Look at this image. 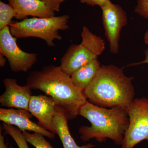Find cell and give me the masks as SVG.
Segmentation results:
<instances>
[{"label":"cell","instance_id":"obj_1","mask_svg":"<svg viewBox=\"0 0 148 148\" xmlns=\"http://www.w3.org/2000/svg\"><path fill=\"white\" fill-rule=\"evenodd\" d=\"M27 84L51 97L69 120L79 115L80 110L87 101L84 90L74 84L71 76L60 66L49 65L41 71L32 72L27 77Z\"/></svg>","mask_w":148,"mask_h":148},{"label":"cell","instance_id":"obj_2","mask_svg":"<svg viewBox=\"0 0 148 148\" xmlns=\"http://www.w3.org/2000/svg\"><path fill=\"white\" fill-rule=\"evenodd\" d=\"M133 79V77L125 75L123 69L114 65H103L84 93L95 106L126 108L135 99Z\"/></svg>","mask_w":148,"mask_h":148},{"label":"cell","instance_id":"obj_3","mask_svg":"<svg viewBox=\"0 0 148 148\" xmlns=\"http://www.w3.org/2000/svg\"><path fill=\"white\" fill-rule=\"evenodd\" d=\"M79 115L91 123L90 126H81L79 130L83 142L94 138L102 143L109 138L116 145H122L129 124L125 108L115 107L106 109L87 101L80 110Z\"/></svg>","mask_w":148,"mask_h":148},{"label":"cell","instance_id":"obj_4","mask_svg":"<svg viewBox=\"0 0 148 148\" xmlns=\"http://www.w3.org/2000/svg\"><path fill=\"white\" fill-rule=\"evenodd\" d=\"M70 17L68 14H65L47 18H27L12 22L10 29L11 34L16 38H39L45 41L49 46L54 47L55 40H62L59 31L69 29Z\"/></svg>","mask_w":148,"mask_h":148},{"label":"cell","instance_id":"obj_5","mask_svg":"<svg viewBox=\"0 0 148 148\" xmlns=\"http://www.w3.org/2000/svg\"><path fill=\"white\" fill-rule=\"evenodd\" d=\"M81 36V43L70 46L61 58L60 66L70 76L82 66L98 59L106 49L103 39L92 34L86 26L83 27Z\"/></svg>","mask_w":148,"mask_h":148},{"label":"cell","instance_id":"obj_6","mask_svg":"<svg viewBox=\"0 0 148 148\" xmlns=\"http://www.w3.org/2000/svg\"><path fill=\"white\" fill-rule=\"evenodd\" d=\"M129 124L125 134L122 148H133L146 140L148 145V99L135 98L125 108Z\"/></svg>","mask_w":148,"mask_h":148},{"label":"cell","instance_id":"obj_7","mask_svg":"<svg viewBox=\"0 0 148 148\" xmlns=\"http://www.w3.org/2000/svg\"><path fill=\"white\" fill-rule=\"evenodd\" d=\"M16 39L11 34L9 26L0 30V53L7 58L12 71L27 72L37 62V54L23 51Z\"/></svg>","mask_w":148,"mask_h":148},{"label":"cell","instance_id":"obj_8","mask_svg":"<svg viewBox=\"0 0 148 148\" xmlns=\"http://www.w3.org/2000/svg\"><path fill=\"white\" fill-rule=\"evenodd\" d=\"M101 8L103 27L109 42L110 51L117 54L119 51L121 32L127 23V14L121 6L111 1Z\"/></svg>","mask_w":148,"mask_h":148},{"label":"cell","instance_id":"obj_9","mask_svg":"<svg viewBox=\"0 0 148 148\" xmlns=\"http://www.w3.org/2000/svg\"><path fill=\"white\" fill-rule=\"evenodd\" d=\"M32 116L29 111L23 109L0 108V120L3 122L16 126L21 131L36 132L53 140L55 134L32 121Z\"/></svg>","mask_w":148,"mask_h":148},{"label":"cell","instance_id":"obj_10","mask_svg":"<svg viewBox=\"0 0 148 148\" xmlns=\"http://www.w3.org/2000/svg\"><path fill=\"white\" fill-rule=\"evenodd\" d=\"M3 84L5 90L0 96L1 106L29 111L32 96L31 88L27 84L19 85L16 80L12 78L5 79Z\"/></svg>","mask_w":148,"mask_h":148},{"label":"cell","instance_id":"obj_11","mask_svg":"<svg viewBox=\"0 0 148 148\" xmlns=\"http://www.w3.org/2000/svg\"><path fill=\"white\" fill-rule=\"evenodd\" d=\"M56 107L51 97L47 95H32L29 111L36 118L38 124L47 130L56 134L53 119Z\"/></svg>","mask_w":148,"mask_h":148},{"label":"cell","instance_id":"obj_12","mask_svg":"<svg viewBox=\"0 0 148 148\" xmlns=\"http://www.w3.org/2000/svg\"><path fill=\"white\" fill-rule=\"evenodd\" d=\"M14 9L15 18L23 20L29 16L47 18L55 16V12L41 0H8Z\"/></svg>","mask_w":148,"mask_h":148},{"label":"cell","instance_id":"obj_13","mask_svg":"<svg viewBox=\"0 0 148 148\" xmlns=\"http://www.w3.org/2000/svg\"><path fill=\"white\" fill-rule=\"evenodd\" d=\"M68 120L63 111L57 106L53 123L56 134L60 138L64 148H92L95 147V145L90 143L82 146L78 145L70 133Z\"/></svg>","mask_w":148,"mask_h":148},{"label":"cell","instance_id":"obj_14","mask_svg":"<svg viewBox=\"0 0 148 148\" xmlns=\"http://www.w3.org/2000/svg\"><path fill=\"white\" fill-rule=\"evenodd\" d=\"M101 66L98 59L82 66L71 75L73 83L76 87L84 90L94 79Z\"/></svg>","mask_w":148,"mask_h":148},{"label":"cell","instance_id":"obj_15","mask_svg":"<svg viewBox=\"0 0 148 148\" xmlns=\"http://www.w3.org/2000/svg\"><path fill=\"white\" fill-rule=\"evenodd\" d=\"M5 134L10 136L15 141L18 148H29L27 142L19 128L12 125L3 122Z\"/></svg>","mask_w":148,"mask_h":148},{"label":"cell","instance_id":"obj_16","mask_svg":"<svg viewBox=\"0 0 148 148\" xmlns=\"http://www.w3.org/2000/svg\"><path fill=\"white\" fill-rule=\"evenodd\" d=\"M15 16L14 9L9 4L0 1V30L9 26Z\"/></svg>","mask_w":148,"mask_h":148},{"label":"cell","instance_id":"obj_17","mask_svg":"<svg viewBox=\"0 0 148 148\" xmlns=\"http://www.w3.org/2000/svg\"><path fill=\"white\" fill-rule=\"evenodd\" d=\"M22 133L27 143L36 148H54L46 140L44 136L40 133H30L27 131H22Z\"/></svg>","mask_w":148,"mask_h":148},{"label":"cell","instance_id":"obj_18","mask_svg":"<svg viewBox=\"0 0 148 148\" xmlns=\"http://www.w3.org/2000/svg\"><path fill=\"white\" fill-rule=\"evenodd\" d=\"M135 12L143 18L148 19V0H137Z\"/></svg>","mask_w":148,"mask_h":148},{"label":"cell","instance_id":"obj_19","mask_svg":"<svg viewBox=\"0 0 148 148\" xmlns=\"http://www.w3.org/2000/svg\"><path fill=\"white\" fill-rule=\"evenodd\" d=\"M53 12H59L61 4L66 0H41Z\"/></svg>","mask_w":148,"mask_h":148},{"label":"cell","instance_id":"obj_20","mask_svg":"<svg viewBox=\"0 0 148 148\" xmlns=\"http://www.w3.org/2000/svg\"><path fill=\"white\" fill-rule=\"evenodd\" d=\"M110 1V0H80V2L92 6L98 5L102 8Z\"/></svg>","mask_w":148,"mask_h":148},{"label":"cell","instance_id":"obj_21","mask_svg":"<svg viewBox=\"0 0 148 148\" xmlns=\"http://www.w3.org/2000/svg\"><path fill=\"white\" fill-rule=\"evenodd\" d=\"M3 128V127H1V131H0V148H14L12 146H8L5 144V141L4 135L2 134V131Z\"/></svg>","mask_w":148,"mask_h":148},{"label":"cell","instance_id":"obj_22","mask_svg":"<svg viewBox=\"0 0 148 148\" xmlns=\"http://www.w3.org/2000/svg\"><path fill=\"white\" fill-rule=\"evenodd\" d=\"M145 58L144 61H141V62H138V63H132L131 64H130L128 66H136L138 65H141L143 64H148V48L146 49L145 51Z\"/></svg>","mask_w":148,"mask_h":148},{"label":"cell","instance_id":"obj_23","mask_svg":"<svg viewBox=\"0 0 148 148\" xmlns=\"http://www.w3.org/2000/svg\"><path fill=\"white\" fill-rule=\"evenodd\" d=\"M7 58L2 53H0V66L3 67L5 66L6 63Z\"/></svg>","mask_w":148,"mask_h":148},{"label":"cell","instance_id":"obj_24","mask_svg":"<svg viewBox=\"0 0 148 148\" xmlns=\"http://www.w3.org/2000/svg\"><path fill=\"white\" fill-rule=\"evenodd\" d=\"M144 40L145 43L148 45V29L144 36Z\"/></svg>","mask_w":148,"mask_h":148}]
</instances>
